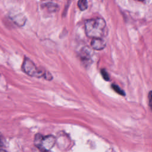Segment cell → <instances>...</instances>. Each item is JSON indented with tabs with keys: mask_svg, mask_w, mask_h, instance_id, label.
I'll return each mask as SVG.
<instances>
[{
	"mask_svg": "<svg viewBox=\"0 0 152 152\" xmlns=\"http://www.w3.org/2000/svg\"><path fill=\"white\" fill-rule=\"evenodd\" d=\"M85 31L86 35L93 38H102L106 32V24L101 18H91L85 22Z\"/></svg>",
	"mask_w": 152,
	"mask_h": 152,
	"instance_id": "cell-1",
	"label": "cell"
},
{
	"mask_svg": "<svg viewBox=\"0 0 152 152\" xmlns=\"http://www.w3.org/2000/svg\"><path fill=\"white\" fill-rule=\"evenodd\" d=\"M55 140V137L52 135L43 136L37 134L34 137V144L41 151H49L53 147Z\"/></svg>",
	"mask_w": 152,
	"mask_h": 152,
	"instance_id": "cell-2",
	"label": "cell"
},
{
	"mask_svg": "<svg viewBox=\"0 0 152 152\" xmlns=\"http://www.w3.org/2000/svg\"><path fill=\"white\" fill-rule=\"evenodd\" d=\"M23 70L28 75L40 77L44 75L45 72L39 69L28 58H25L22 65Z\"/></svg>",
	"mask_w": 152,
	"mask_h": 152,
	"instance_id": "cell-3",
	"label": "cell"
},
{
	"mask_svg": "<svg viewBox=\"0 0 152 152\" xmlns=\"http://www.w3.org/2000/svg\"><path fill=\"white\" fill-rule=\"evenodd\" d=\"M91 46L94 49L100 50L105 48L106 43L102 38H93L91 42Z\"/></svg>",
	"mask_w": 152,
	"mask_h": 152,
	"instance_id": "cell-4",
	"label": "cell"
},
{
	"mask_svg": "<svg viewBox=\"0 0 152 152\" xmlns=\"http://www.w3.org/2000/svg\"><path fill=\"white\" fill-rule=\"evenodd\" d=\"M89 52H88V49H83L81 52L80 57L84 63L88 64L90 62L91 59V58H90L91 56Z\"/></svg>",
	"mask_w": 152,
	"mask_h": 152,
	"instance_id": "cell-5",
	"label": "cell"
},
{
	"mask_svg": "<svg viewBox=\"0 0 152 152\" xmlns=\"http://www.w3.org/2000/svg\"><path fill=\"white\" fill-rule=\"evenodd\" d=\"M88 6L87 0H79L78 1V7L80 10L84 11L87 9Z\"/></svg>",
	"mask_w": 152,
	"mask_h": 152,
	"instance_id": "cell-6",
	"label": "cell"
},
{
	"mask_svg": "<svg viewBox=\"0 0 152 152\" xmlns=\"http://www.w3.org/2000/svg\"><path fill=\"white\" fill-rule=\"evenodd\" d=\"M112 88L116 92L118 93V94H121V96H125V93L124 91V90H122L119 87H118L117 85H115V84H112Z\"/></svg>",
	"mask_w": 152,
	"mask_h": 152,
	"instance_id": "cell-7",
	"label": "cell"
},
{
	"mask_svg": "<svg viewBox=\"0 0 152 152\" xmlns=\"http://www.w3.org/2000/svg\"><path fill=\"white\" fill-rule=\"evenodd\" d=\"M101 74L103 77V78L106 80V81H109V75L107 71L105 69H102L101 70Z\"/></svg>",
	"mask_w": 152,
	"mask_h": 152,
	"instance_id": "cell-8",
	"label": "cell"
},
{
	"mask_svg": "<svg viewBox=\"0 0 152 152\" xmlns=\"http://www.w3.org/2000/svg\"><path fill=\"white\" fill-rule=\"evenodd\" d=\"M148 102L150 109L152 110V91H150L148 93Z\"/></svg>",
	"mask_w": 152,
	"mask_h": 152,
	"instance_id": "cell-9",
	"label": "cell"
},
{
	"mask_svg": "<svg viewBox=\"0 0 152 152\" xmlns=\"http://www.w3.org/2000/svg\"><path fill=\"white\" fill-rule=\"evenodd\" d=\"M138 1H142V2H144V1H146L147 0H138Z\"/></svg>",
	"mask_w": 152,
	"mask_h": 152,
	"instance_id": "cell-10",
	"label": "cell"
}]
</instances>
